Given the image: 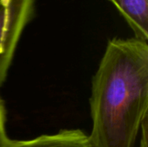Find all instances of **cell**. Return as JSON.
Wrapping results in <instances>:
<instances>
[{
	"label": "cell",
	"mask_w": 148,
	"mask_h": 147,
	"mask_svg": "<svg viewBox=\"0 0 148 147\" xmlns=\"http://www.w3.org/2000/svg\"><path fill=\"white\" fill-rule=\"evenodd\" d=\"M147 109V42L135 37L110 40L92 80L91 144L134 147Z\"/></svg>",
	"instance_id": "6da1fadb"
},
{
	"label": "cell",
	"mask_w": 148,
	"mask_h": 147,
	"mask_svg": "<svg viewBox=\"0 0 148 147\" xmlns=\"http://www.w3.org/2000/svg\"><path fill=\"white\" fill-rule=\"evenodd\" d=\"M12 147H94L88 135L80 129H64L28 140H14Z\"/></svg>",
	"instance_id": "3957f363"
},
{
	"label": "cell",
	"mask_w": 148,
	"mask_h": 147,
	"mask_svg": "<svg viewBox=\"0 0 148 147\" xmlns=\"http://www.w3.org/2000/svg\"><path fill=\"white\" fill-rule=\"evenodd\" d=\"M135 34V38L148 40V0H110Z\"/></svg>",
	"instance_id": "277c9868"
},
{
	"label": "cell",
	"mask_w": 148,
	"mask_h": 147,
	"mask_svg": "<svg viewBox=\"0 0 148 147\" xmlns=\"http://www.w3.org/2000/svg\"><path fill=\"white\" fill-rule=\"evenodd\" d=\"M6 111L3 100L0 98V147H12L14 140L10 139L6 132Z\"/></svg>",
	"instance_id": "5b68a950"
},
{
	"label": "cell",
	"mask_w": 148,
	"mask_h": 147,
	"mask_svg": "<svg viewBox=\"0 0 148 147\" xmlns=\"http://www.w3.org/2000/svg\"><path fill=\"white\" fill-rule=\"evenodd\" d=\"M33 6L34 0H0V88L6 79Z\"/></svg>",
	"instance_id": "7a4b0ae2"
}]
</instances>
